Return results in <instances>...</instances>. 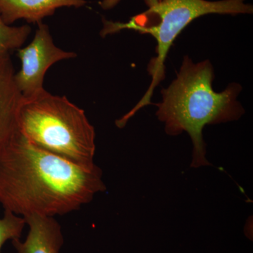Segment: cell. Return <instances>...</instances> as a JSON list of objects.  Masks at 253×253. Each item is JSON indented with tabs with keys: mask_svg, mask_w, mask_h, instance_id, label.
<instances>
[{
	"mask_svg": "<svg viewBox=\"0 0 253 253\" xmlns=\"http://www.w3.org/2000/svg\"><path fill=\"white\" fill-rule=\"evenodd\" d=\"M106 190L99 166L70 162L37 147L19 131L0 151V204L18 215H63Z\"/></svg>",
	"mask_w": 253,
	"mask_h": 253,
	"instance_id": "6da1fadb",
	"label": "cell"
},
{
	"mask_svg": "<svg viewBox=\"0 0 253 253\" xmlns=\"http://www.w3.org/2000/svg\"><path fill=\"white\" fill-rule=\"evenodd\" d=\"M214 78V68L209 60L194 63L186 55L175 79L163 88L162 100L156 104V116L164 125L168 135L186 132L191 137V168L195 169L211 166L206 158L205 126L238 121L245 114L238 101L242 86L230 83L224 90L217 92L212 87Z\"/></svg>",
	"mask_w": 253,
	"mask_h": 253,
	"instance_id": "7a4b0ae2",
	"label": "cell"
},
{
	"mask_svg": "<svg viewBox=\"0 0 253 253\" xmlns=\"http://www.w3.org/2000/svg\"><path fill=\"white\" fill-rule=\"evenodd\" d=\"M148 9L136 15L128 22H115L102 18V38L132 30L141 34L150 35L156 40V56L148 65L151 83L146 94L139 103L122 118L116 121L120 128L126 126L133 116L141 108L151 104L154 89L166 78L165 61L173 42L183 30L196 18L208 14L236 16L252 14L253 6L246 0H144Z\"/></svg>",
	"mask_w": 253,
	"mask_h": 253,
	"instance_id": "3957f363",
	"label": "cell"
},
{
	"mask_svg": "<svg viewBox=\"0 0 253 253\" xmlns=\"http://www.w3.org/2000/svg\"><path fill=\"white\" fill-rule=\"evenodd\" d=\"M18 129L40 149L86 168L94 167V126L84 110L65 96L45 89L23 97L17 116Z\"/></svg>",
	"mask_w": 253,
	"mask_h": 253,
	"instance_id": "277c9868",
	"label": "cell"
},
{
	"mask_svg": "<svg viewBox=\"0 0 253 253\" xmlns=\"http://www.w3.org/2000/svg\"><path fill=\"white\" fill-rule=\"evenodd\" d=\"M36 36L27 46L18 49L21 61L19 72L15 74V82L23 97L29 98L44 90L46 71L61 60L73 59L77 54L55 45L47 25L38 23Z\"/></svg>",
	"mask_w": 253,
	"mask_h": 253,
	"instance_id": "5b68a950",
	"label": "cell"
},
{
	"mask_svg": "<svg viewBox=\"0 0 253 253\" xmlns=\"http://www.w3.org/2000/svg\"><path fill=\"white\" fill-rule=\"evenodd\" d=\"M15 74L9 54L0 55V151L18 131L17 116L23 96Z\"/></svg>",
	"mask_w": 253,
	"mask_h": 253,
	"instance_id": "8992f818",
	"label": "cell"
},
{
	"mask_svg": "<svg viewBox=\"0 0 253 253\" xmlns=\"http://www.w3.org/2000/svg\"><path fill=\"white\" fill-rule=\"evenodd\" d=\"M29 227L23 242L11 241L17 253H59L64 238L59 221L54 217L32 214L24 216Z\"/></svg>",
	"mask_w": 253,
	"mask_h": 253,
	"instance_id": "52a82bcc",
	"label": "cell"
},
{
	"mask_svg": "<svg viewBox=\"0 0 253 253\" xmlns=\"http://www.w3.org/2000/svg\"><path fill=\"white\" fill-rule=\"evenodd\" d=\"M86 4V0H0V14L8 25L20 19L39 23L59 8H80Z\"/></svg>",
	"mask_w": 253,
	"mask_h": 253,
	"instance_id": "ba28073f",
	"label": "cell"
},
{
	"mask_svg": "<svg viewBox=\"0 0 253 253\" xmlns=\"http://www.w3.org/2000/svg\"><path fill=\"white\" fill-rule=\"evenodd\" d=\"M31 33V28L28 25L11 26L4 22L0 14V55L21 48Z\"/></svg>",
	"mask_w": 253,
	"mask_h": 253,
	"instance_id": "9c48e42d",
	"label": "cell"
},
{
	"mask_svg": "<svg viewBox=\"0 0 253 253\" xmlns=\"http://www.w3.org/2000/svg\"><path fill=\"white\" fill-rule=\"evenodd\" d=\"M26 225V220L22 216L4 211V216L0 218V252L6 241L20 239Z\"/></svg>",
	"mask_w": 253,
	"mask_h": 253,
	"instance_id": "30bf717a",
	"label": "cell"
},
{
	"mask_svg": "<svg viewBox=\"0 0 253 253\" xmlns=\"http://www.w3.org/2000/svg\"><path fill=\"white\" fill-rule=\"evenodd\" d=\"M121 1V0H101L100 6L104 10H110L114 8Z\"/></svg>",
	"mask_w": 253,
	"mask_h": 253,
	"instance_id": "8fae6325",
	"label": "cell"
}]
</instances>
